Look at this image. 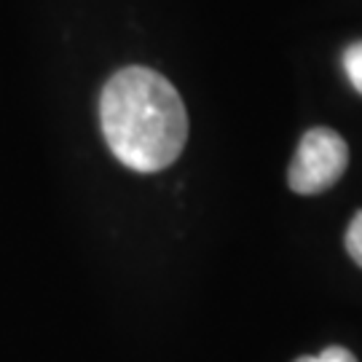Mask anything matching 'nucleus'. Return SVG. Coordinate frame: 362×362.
<instances>
[{"label":"nucleus","instance_id":"5","mask_svg":"<svg viewBox=\"0 0 362 362\" xmlns=\"http://www.w3.org/2000/svg\"><path fill=\"white\" fill-rule=\"evenodd\" d=\"M296 362H357V357H354L349 349H344V346H330V349H325L322 354L300 357V360H296Z\"/></svg>","mask_w":362,"mask_h":362},{"label":"nucleus","instance_id":"2","mask_svg":"<svg viewBox=\"0 0 362 362\" xmlns=\"http://www.w3.org/2000/svg\"><path fill=\"white\" fill-rule=\"evenodd\" d=\"M346 164H349L346 140L327 127H314L298 143V151L287 172V182L300 196L322 194L341 180Z\"/></svg>","mask_w":362,"mask_h":362},{"label":"nucleus","instance_id":"4","mask_svg":"<svg viewBox=\"0 0 362 362\" xmlns=\"http://www.w3.org/2000/svg\"><path fill=\"white\" fill-rule=\"evenodd\" d=\"M346 252H349L351 260L362 269V212H357L351 218L349 228H346Z\"/></svg>","mask_w":362,"mask_h":362},{"label":"nucleus","instance_id":"3","mask_svg":"<svg viewBox=\"0 0 362 362\" xmlns=\"http://www.w3.org/2000/svg\"><path fill=\"white\" fill-rule=\"evenodd\" d=\"M341 65H344V73H346L349 83L354 86V91L362 94V40H354L344 49Z\"/></svg>","mask_w":362,"mask_h":362},{"label":"nucleus","instance_id":"1","mask_svg":"<svg viewBox=\"0 0 362 362\" xmlns=\"http://www.w3.org/2000/svg\"><path fill=\"white\" fill-rule=\"evenodd\" d=\"M100 124L113 156L134 172L167 169L188 140L180 94L148 67H124L105 83Z\"/></svg>","mask_w":362,"mask_h":362}]
</instances>
